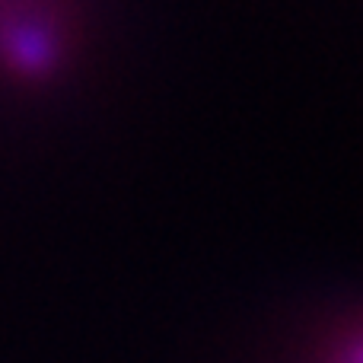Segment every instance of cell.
<instances>
[{"instance_id":"1","label":"cell","mask_w":363,"mask_h":363,"mask_svg":"<svg viewBox=\"0 0 363 363\" xmlns=\"http://www.w3.org/2000/svg\"><path fill=\"white\" fill-rule=\"evenodd\" d=\"M6 51L13 64L23 70H48L51 64V35L38 26L19 23L6 32Z\"/></svg>"}]
</instances>
